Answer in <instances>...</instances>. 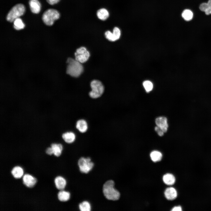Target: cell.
Masks as SVG:
<instances>
[{"mask_svg":"<svg viewBox=\"0 0 211 211\" xmlns=\"http://www.w3.org/2000/svg\"><path fill=\"white\" fill-rule=\"evenodd\" d=\"M76 127L79 131L81 133L86 132L88 128V124L86 121L84 119H80L76 122Z\"/></svg>","mask_w":211,"mask_h":211,"instance_id":"15","label":"cell"},{"mask_svg":"<svg viewBox=\"0 0 211 211\" xmlns=\"http://www.w3.org/2000/svg\"><path fill=\"white\" fill-rule=\"evenodd\" d=\"M182 17L186 21L191 20L193 17V13L189 9L183 11L182 13Z\"/></svg>","mask_w":211,"mask_h":211,"instance_id":"24","label":"cell"},{"mask_svg":"<svg viewBox=\"0 0 211 211\" xmlns=\"http://www.w3.org/2000/svg\"><path fill=\"white\" fill-rule=\"evenodd\" d=\"M155 130L159 136H162L164 135V132L158 126H156L155 127Z\"/></svg>","mask_w":211,"mask_h":211,"instance_id":"26","label":"cell"},{"mask_svg":"<svg viewBox=\"0 0 211 211\" xmlns=\"http://www.w3.org/2000/svg\"><path fill=\"white\" fill-rule=\"evenodd\" d=\"M143 86L146 92H148L153 89V86L152 83L150 81L146 80L143 84Z\"/></svg>","mask_w":211,"mask_h":211,"instance_id":"25","label":"cell"},{"mask_svg":"<svg viewBox=\"0 0 211 211\" xmlns=\"http://www.w3.org/2000/svg\"><path fill=\"white\" fill-rule=\"evenodd\" d=\"M11 173L15 178H21L23 175V171L22 168L19 166L14 167L11 171Z\"/></svg>","mask_w":211,"mask_h":211,"instance_id":"19","label":"cell"},{"mask_svg":"<svg viewBox=\"0 0 211 211\" xmlns=\"http://www.w3.org/2000/svg\"><path fill=\"white\" fill-rule=\"evenodd\" d=\"M62 137L64 142L69 144L73 142L76 139L75 135L72 132H65L62 134Z\"/></svg>","mask_w":211,"mask_h":211,"instance_id":"14","label":"cell"},{"mask_svg":"<svg viewBox=\"0 0 211 211\" xmlns=\"http://www.w3.org/2000/svg\"><path fill=\"white\" fill-rule=\"evenodd\" d=\"M29 3L32 12L36 14L39 13L40 10L41 5L38 0H30Z\"/></svg>","mask_w":211,"mask_h":211,"instance_id":"13","label":"cell"},{"mask_svg":"<svg viewBox=\"0 0 211 211\" xmlns=\"http://www.w3.org/2000/svg\"><path fill=\"white\" fill-rule=\"evenodd\" d=\"M60 0H47V2L50 4L52 5L58 3Z\"/></svg>","mask_w":211,"mask_h":211,"instance_id":"28","label":"cell"},{"mask_svg":"<svg viewBox=\"0 0 211 211\" xmlns=\"http://www.w3.org/2000/svg\"><path fill=\"white\" fill-rule=\"evenodd\" d=\"M163 180L164 183L166 185H171L174 183L176 179L173 174L168 173L163 176Z\"/></svg>","mask_w":211,"mask_h":211,"instance_id":"18","label":"cell"},{"mask_svg":"<svg viewBox=\"0 0 211 211\" xmlns=\"http://www.w3.org/2000/svg\"><path fill=\"white\" fill-rule=\"evenodd\" d=\"M156 126L160 128L164 132L167 131L168 127L167 118L164 116L157 118L155 120Z\"/></svg>","mask_w":211,"mask_h":211,"instance_id":"9","label":"cell"},{"mask_svg":"<svg viewBox=\"0 0 211 211\" xmlns=\"http://www.w3.org/2000/svg\"><path fill=\"white\" fill-rule=\"evenodd\" d=\"M78 164L80 171L85 173H88L94 166V163L89 157H81L78 160Z\"/></svg>","mask_w":211,"mask_h":211,"instance_id":"6","label":"cell"},{"mask_svg":"<svg viewBox=\"0 0 211 211\" xmlns=\"http://www.w3.org/2000/svg\"><path fill=\"white\" fill-rule=\"evenodd\" d=\"M97 15L99 19L102 21H105L108 18L109 13L106 9L102 8L98 11Z\"/></svg>","mask_w":211,"mask_h":211,"instance_id":"20","label":"cell"},{"mask_svg":"<svg viewBox=\"0 0 211 211\" xmlns=\"http://www.w3.org/2000/svg\"><path fill=\"white\" fill-rule=\"evenodd\" d=\"M66 73L72 76L77 77L83 71V67L81 63L72 58H68Z\"/></svg>","mask_w":211,"mask_h":211,"instance_id":"2","label":"cell"},{"mask_svg":"<svg viewBox=\"0 0 211 211\" xmlns=\"http://www.w3.org/2000/svg\"><path fill=\"white\" fill-rule=\"evenodd\" d=\"M106 38L111 41H115L119 39L121 35V31L117 27H115L113 29V33L108 30L105 34Z\"/></svg>","mask_w":211,"mask_h":211,"instance_id":"8","label":"cell"},{"mask_svg":"<svg viewBox=\"0 0 211 211\" xmlns=\"http://www.w3.org/2000/svg\"><path fill=\"white\" fill-rule=\"evenodd\" d=\"M56 188L59 190H63L65 188L67 183L66 181L61 176H58L54 180Z\"/></svg>","mask_w":211,"mask_h":211,"instance_id":"12","label":"cell"},{"mask_svg":"<svg viewBox=\"0 0 211 211\" xmlns=\"http://www.w3.org/2000/svg\"><path fill=\"white\" fill-rule=\"evenodd\" d=\"M151 159L152 161L156 162L160 161L162 158L161 153L157 151H153L150 154Z\"/></svg>","mask_w":211,"mask_h":211,"instance_id":"21","label":"cell"},{"mask_svg":"<svg viewBox=\"0 0 211 211\" xmlns=\"http://www.w3.org/2000/svg\"><path fill=\"white\" fill-rule=\"evenodd\" d=\"M75 59L82 63L88 60L90 54L85 47H82L77 49L75 53Z\"/></svg>","mask_w":211,"mask_h":211,"instance_id":"7","label":"cell"},{"mask_svg":"<svg viewBox=\"0 0 211 211\" xmlns=\"http://www.w3.org/2000/svg\"><path fill=\"white\" fill-rule=\"evenodd\" d=\"M171 210L172 211H181L182 208L180 206H176L173 207Z\"/></svg>","mask_w":211,"mask_h":211,"instance_id":"29","label":"cell"},{"mask_svg":"<svg viewBox=\"0 0 211 211\" xmlns=\"http://www.w3.org/2000/svg\"><path fill=\"white\" fill-rule=\"evenodd\" d=\"M60 14L57 10L49 9L46 10L42 16V20L47 25H52L54 21L59 18Z\"/></svg>","mask_w":211,"mask_h":211,"instance_id":"5","label":"cell"},{"mask_svg":"<svg viewBox=\"0 0 211 211\" xmlns=\"http://www.w3.org/2000/svg\"><path fill=\"white\" fill-rule=\"evenodd\" d=\"M79 208L81 211H90L91 206L90 203L86 201H84L80 203L79 205Z\"/></svg>","mask_w":211,"mask_h":211,"instance_id":"23","label":"cell"},{"mask_svg":"<svg viewBox=\"0 0 211 211\" xmlns=\"http://www.w3.org/2000/svg\"><path fill=\"white\" fill-rule=\"evenodd\" d=\"M57 197L59 200L62 202L68 201L70 198V194L68 191L63 190H60L58 193Z\"/></svg>","mask_w":211,"mask_h":211,"instance_id":"17","label":"cell"},{"mask_svg":"<svg viewBox=\"0 0 211 211\" xmlns=\"http://www.w3.org/2000/svg\"><path fill=\"white\" fill-rule=\"evenodd\" d=\"M46 153L48 155H51L53 154V152L52 148L50 147L47 148L45 150Z\"/></svg>","mask_w":211,"mask_h":211,"instance_id":"27","label":"cell"},{"mask_svg":"<svg viewBox=\"0 0 211 211\" xmlns=\"http://www.w3.org/2000/svg\"><path fill=\"white\" fill-rule=\"evenodd\" d=\"M22 179L24 185L28 188L33 187L37 181L35 178L28 174H25L23 176Z\"/></svg>","mask_w":211,"mask_h":211,"instance_id":"10","label":"cell"},{"mask_svg":"<svg viewBox=\"0 0 211 211\" xmlns=\"http://www.w3.org/2000/svg\"><path fill=\"white\" fill-rule=\"evenodd\" d=\"M164 195L166 198L169 200L175 199L177 197V194L176 190L173 187L167 188L164 191Z\"/></svg>","mask_w":211,"mask_h":211,"instance_id":"11","label":"cell"},{"mask_svg":"<svg viewBox=\"0 0 211 211\" xmlns=\"http://www.w3.org/2000/svg\"><path fill=\"white\" fill-rule=\"evenodd\" d=\"M25 11V8L23 4H17L9 11L6 19L9 22H13L15 19L23 15Z\"/></svg>","mask_w":211,"mask_h":211,"instance_id":"3","label":"cell"},{"mask_svg":"<svg viewBox=\"0 0 211 211\" xmlns=\"http://www.w3.org/2000/svg\"><path fill=\"white\" fill-rule=\"evenodd\" d=\"M13 22V27L14 29L19 30L24 28L25 25L21 19L18 18L15 19Z\"/></svg>","mask_w":211,"mask_h":211,"instance_id":"22","label":"cell"},{"mask_svg":"<svg viewBox=\"0 0 211 211\" xmlns=\"http://www.w3.org/2000/svg\"><path fill=\"white\" fill-rule=\"evenodd\" d=\"M115 182L112 180L106 181L103 184V192L106 198L110 200H118L120 197L119 192L114 188Z\"/></svg>","mask_w":211,"mask_h":211,"instance_id":"1","label":"cell"},{"mask_svg":"<svg viewBox=\"0 0 211 211\" xmlns=\"http://www.w3.org/2000/svg\"><path fill=\"white\" fill-rule=\"evenodd\" d=\"M207 4L208 5V7L211 8V0H209Z\"/></svg>","mask_w":211,"mask_h":211,"instance_id":"30","label":"cell"},{"mask_svg":"<svg viewBox=\"0 0 211 211\" xmlns=\"http://www.w3.org/2000/svg\"><path fill=\"white\" fill-rule=\"evenodd\" d=\"M50 147L52 149L53 154L56 156H59L61 154L63 149L62 145L60 143H52Z\"/></svg>","mask_w":211,"mask_h":211,"instance_id":"16","label":"cell"},{"mask_svg":"<svg viewBox=\"0 0 211 211\" xmlns=\"http://www.w3.org/2000/svg\"><path fill=\"white\" fill-rule=\"evenodd\" d=\"M91 91L89 93V96L93 98H97L101 97L104 91V87L100 81L94 80L90 84Z\"/></svg>","mask_w":211,"mask_h":211,"instance_id":"4","label":"cell"}]
</instances>
